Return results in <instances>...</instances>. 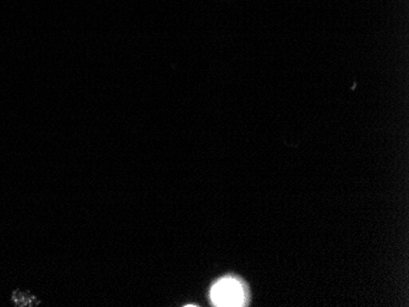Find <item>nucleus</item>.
Wrapping results in <instances>:
<instances>
[{"label": "nucleus", "instance_id": "nucleus-1", "mask_svg": "<svg viewBox=\"0 0 409 307\" xmlns=\"http://www.w3.org/2000/svg\"><path fill=\"white\" fill-rule=\"evenodd\" d=\"M211 299L217 306H241L246 301V292L238 281L225 278L212 288Z\"/></svg>", "mask_w": 409, "mask_h": 307}]
</instances>
